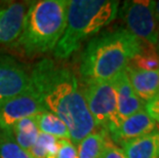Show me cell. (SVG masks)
<instances>
[{
  "label": "cell",
  "instance_id": "1",
  "mask_svg": "<svg viewBox=\"0 0 159 158\" xmlns=\"http://www.w3.org/2000/svg\"><path fill=\"white\" fill-rule=\"evenodd\" d=\"M31 80L45 110L66 124L74 145L97 130L81 86L70 69L44 59L33 68Z\"/></svg>",
  "mask_w": 159,
  "mask_h": 158
},
{
  "label": "cell",
  "instance_id": "2",
  "mask_svg": "<svg viewBox=\"0 0 159 158\" xmlns=\"http://www.w3.org/2000/svg\"><path fill=\"white\" fill-rule=\"evenodd\" d=\"M143 43L125 28H116L93 37L80 58L83 82L107 81L124 71L143 48Z\"/></svg>",
  "mask_w": 159,
  "mask_h": 158
},
{
  "label": "cell",
  "instance_id": "3",
  "mask_svg": "<svg viewBox=\"0 0 159 158\" xmlns=\"http://www.w3.org/2000/svg\"><path fill=\"white\" fill-rule=\"evenodd\" d=\"M119 1L68 0L65 30L53 49L57 59H68L84 41L111 24L118 15Z\"/></svg>",
  "mask_w": 159,
  "mask_h": 158
},
{
  "label": "cell",
  "instance_id": "4",
  "mask_svg": "<svg viewBox=\"0 0 159 158\" xmlns=\"http://www.w3.org/2000/svg\"><path fill=\"white\" fill-rule=\"evenodd\" d=\"M68 0H40L30 3L22 33L15 45L26 55L53 52L66 26Z\"/></svg>",
  "mask_w": 159,
  "mask_h": 158
},
{
  "label": "cell",
  "instance_id": "5",
  "mask_svg": "<svg viewBox=\"0 0 159 158\" xmlns=\"http://www.w3.org/2000/svg\"><path fill=\"white\" fill-rule=\"evenodd\" d=\"M87 108L97 129L108 133L120 121L117 113V97L112 79L83 82L81 86Z\"/></svg>",
  "mask_w": 159,
  "mask_h": 158
},
{
  "label": "cell",
  "instance_id": "6",
  "mask_svg": "<svg viewBox=\"0 0 159 158\" xmlns=\"http://www.w3.org/2000/svg\"><path fill=\"white\" fill-rule=\"evenodd\" d=\"M126 30L142 41L156 44L158 22L154 13L153 0H128L118 9Z\"/></svg>",
  "mask_w": 159,
  "mask_h": 158
},
{
  "label": "cell",
  "instance_id": "7",
  "mask_svg": "<svg viewBox=\"0 0 159 158\" xmlns=\"http://www.w3.org/2000/svg\"><path fill=\"white\" fill-rule=\"evenodd\" d=\"M45 111L38 93L32 85L26 92L0 102V130L8 133L16 123Z\"/></svg>",
  "mask_w": 159,
  "mask_h": 158
},
{
  "label": "cell",
  "instance_id": "8",
  "mask_svg": "<svg viewBox=\"0 0 159 158\" xmlns=\"http://www.w3.org/2000/svg\"><path fill=\"white\" fill-rule=\"evenodd\" d=\"M32 85L31 74L11 56H0V102L20 95Z\"/></svg>",
  "mask_w": 159,
  "mask_h": 158
},
{
  "label": "cell",
  "instance_id": "9",
  "mask_svg": "<svg viewBox=\"0 0 159 158\" xmlns=\"http://www.w3.org/2000/svg\"><path fill=\"white\" fill-rule=\"evenodd\" d=\"M156 127V123L144 109L120 120L107 133L111 141L120 147L125 142L152 133Z\"/></svg>",
  "mask_w": 159,
  "mask_h": 158
},
{
  "label": "cell",
  "instance_id": "10",
  "mask_svg": "<svg viewBox=\"0 0 159 158\" xmlns=\"http://www.w3.org/2000/svg\"><path fill=\"white\" fill-rule=\"evenodd\" d=\"M29 5L24 2L0 5V46L16 43L22 33Z\"/></svg>",
  "mask_w": 159,
  "mask_h": 158
},
{
  "label": "cell",
  "instance_id": "11",
  "mask_svg": "<svg viewBox=\"0 0 159 158\" xmlns=\"http://www.w3.org/2000/svg\"><path fill=\"white\" fill-rule=\"evenodd\" d=\"M117 97V113L119 120L145 109V103L139 97L131 86L125 71L112 79Z\"/></svg>",
  "mask_w": 159,
  "mask_h": 158
},
{
  "label": "cell",
  "instance_id": "12",
  "mask_svg": "<svg viewBox=\"0 0 159 158\" xmlns=\"http://www.w3.org/2000/svg\"><path fill=\"white\" fill-rule=\"evenodd\" d=\"M124 71L136 95L145 104L159 93V70L147 71L128 65Z\"/></svg>",
  "mask_w": 159,
  "mask_h": 158
},
{
  "label": "cell",
  "instance_id": "13",
  "mask_svg": "<svg viewBox=\"0 0 159 158\" xmlns=\"http://www.w3.org/2000/svg\"><path fill=\"white\" fill-rule=\"evenodd\" d=\"M126 158H159V129L120 146Z\"/></svg>",
  "mask_w": 159,
  "mask_h": 158
},
{
  "label": "cell",
  "instance_id": "14",
  "mask_svg": "<svg viewBox=\"0 0 159 158\" xmlns=\"http://www.w3.org/2000/svg\"><path fill=\"white\" fill-rule=\"evenodd\" d=\"M6 134H8L20 148H22L26 152H29L36 143L37 138L39 136V130L37 129L34 117H31L18 122Z\"/></svg>",
  "mask_w": 159,
  "mask_h": 158
},
{
  "label": "cell",
  "instance_id": "15",
  "mask_svg": "<svg viewBox=\"0 0 159 158\" xmlns=\"http://www.w3.org/2000/svg\"><path fill=\"white\" fill-rule=\"evenodd\" d=\"M37 129L39 133L49 134L57 139H70L69 130L66 124L61 120L55 114L48 111H42L34 116Z\"/></svg>",
  "mask_w": 159,
  "mask_h": 158
},
{
  "label": "cell",
  "instance_id": "16",
  "mask_svg": "<svg viewBox=\"0 0 159 158\" xmlns=\"http://www.w3.org/2000/svg\"><path fill=\"white\" fill-rule=\"evenodd\" d=\"M107 133L97 129L76 145L78 158H101Z\"/></svg>",
  "mask_w": 159,
  "mask_h": 158
},
{
  "label": "cell",
  "instance_id": "17",
  "mask_svg": "<svg viewBox=\"0 0 159 158\" xmlns=\"http://www.w3.org/2000/svg\"><path fill=\"white\" fill-rule=\"evenodd\" d=\"M129 65L147 71L159 70V56L154 46L144 42L143 48L134 56Z\"/></svg>",
  "mask_w": 159,
  "mask_h": 158
},
{
  "label": "cell",
  "instance_id": "18",
  "mask_svg": "<svg viewBox=\"0 0 159 158\" xmlns=\"http://www.w3.org/2000/svg\"><path fill=\"white\" fill-rule=\"evenodd\" d=\"M57 142L59 139L57 138L39 133L36 143L28 154L31 158H47L49 156H55L57 149Z\"/></svg>",
  "mask_w": 159,
  "mask_h": 158
},
{
  "label": "cell",
  "instance_id": "19",
  "mask_svg": "<svg viewBox=\"0 0 159 158\" xmlns=\"http://www.w3.org/2000/svg\"><path fill=\"white\" fill-rule=\"evenodd\" d=\"M0 158H31V156L16 145L8 134L0 133Z\"/></svg>",
  "mask_w": 159,
  "mask_h": 158
},
{
  "label": "cell",
  "instance_id": "20",
  "mask_svg": "<svg viewBox=\"0 0 159 158\" xmlns=\"http://www.w3.org/2000/svg\"><path fill=\"white\" fill-rule=\"evenodd\" d=\"M55 158H78L76 145L70 139H60Z\"/></svg>",
  "mask_w": 159,
  "mask_h": 158
},
{
  "label": "cell",
  "instance_id": "21",
  "mask_svg": "<svg viewBox=\"0 0 159 158\" xmlns=\"http://www.w3.org/2000/svg\"><path fill=\"white\" fill-rule=\"evenodd\" d=\"M101 158H126V156L123 153L122 149L119 146H117L116 144H114L107 133Z\"/></svg>",
  "mask_w": 159,
  "mask_h": 158
},
{
  "label": "cell",
  "instance_id": "22",
  "mask_svg": "<svg viewBox=\"0 0 159 158\" xmlns=\"http://www.w3.org/2000/svg\"><path fill=\"white\" fill-rule=\"evenodd\" d=\"M145 111L159 126V93L145 104Z\"/></svg>",
  "mask_w": 159,
  "mask_h": 158
},
{
  "label": "cell",
  "instance_id": "23",
  "mask_svg": "<svg viewBox=\"0 0 159 158\" xmlns=\"http://www.w3.org/2000/svg\"><path fill=\"white\" fill-rule=\"evenodd\" d=\"M154 13H155V18H156L159 24V0L158 1H154Z\"/></svg>",
  "mask_w": 159,
  "mask_h": 158
},
{
  "label": "cell",
  "instance_id": "24",
  "mask_svg": "<svg viewBox=\"0 0 159 158\" xmlns=\"http://www.w3.org/2000/svg\"><path fill=\"white\" fill-rule=\"evenodd\" d=\"M155 49H156V52L159 56V26H158V31H157V38H156V44H155Z\"/></svg>",
  "mask_w": 159,
  "mask_h": 158
},
{
  "label": "cell",
  "instance_id": "25",
  "mask_svg": "<svg viewBox=\"0 0 159 158\" xmlns=\"http://www.w3.org/2000/svg\"><path fill=\"white\" fill-rule=\"evenodd\" d=\"M47 158H55V156H49V157H47Z\"/></svg>",
  "mask_w": 159,
  "mask_h": 158
}]
</instances>
